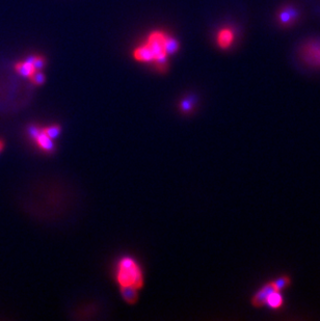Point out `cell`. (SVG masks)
Listing matches in <instances>:
<instances>
[{"label": "cell", "mask_w": 320, "mask_h": 321, "mask_svg": "<svg viewBox=\"0 0 320 321\" xmlns=\"http://www.w3.org/2000/svg\"><path fill=\"white\" fill-rule=\"evenodd\" d=\"M180 45L175 37L166 30L155 29L137 44L132 51L135 61L150 65L159 72L168 69L170 58L178 52Z\"/></svg>", "instance_id": "6da1fadb"}, {"label": "cell", "mask_w": 320, "mask_h": 321, "mask_svg": "<svg viewBox=\"0 0 320 321\" xmlns=\"http://www.w3.org/2000/svg\"><path fill=\"white\" fill-rule=\"evenodd\" d=\"M116 279L120 287L133 286L137 289L143 285V275L139 264L129 256L123 257L117 264Z\"/></svg>", "instance_id": "7a4b0ae2"}, {"label": "cell", "mask_w": 320, "mask_h": 321, "mask_svg": "<svg viewBox=\"0 0 320 321\" xmlns=\"http://www.w3.org/2000/svg\"><path fill=\"white\" fill-rule=\"evenodd\" d=\"M298 55L309 67L320 69V38H312L301 43Z\"/></svg>", "instance_id": "3957f363"}, {"label": "cell", "mask_w": 320, "mask_h": 321, "mask_svg": "<svg viewBox=\"0 0 320 321\" xmlns=\"http://www.w3.org/2000/svg\"><path fill=\"white\" fill-rule=\"evenodd\" d=\"M46 66V59L43 55H29L24 60L15 65V70L21 76L30 79L37 72L43 71Z\"/></svg>", "instance_id": "277c9868"}, {"label": "cell", "mask_w": 320, "mask_h": 321, "mask_svg": "<svg viewBox=\"0 0 320 321\" xmlns=\"http://www.w3.org/2000/svg\"><path fill=\"white\" fill-rule=\"evenodd\" d=\"M28 135L31 139H34L37 146L42 149L46 153H52L55 149L53 139L48 136L43 128H39L38 126H30L28 128Z\"/></svg>", "instance_id": "5b68a950"}, {"label": "cell", "mask_w": 320, "mask_h": 321, "mask_svg": "<svg viewBox=\"0 0 320 321\" xmlns=\"http://www.w3.org/2000/svg\"><path fill=\"white\" fill-rule=\"evenodd\" d=\"M236 39L235 29L231 26L220 27L215 35V42L217 47L221 50H228L233 46Z\"/></svg>", "instance_id": "8992f818"}, {"label": "cell", "mask_w": 320, "mask_h": 321, "mask_svg": "<svg viewBox=\"0 0 320 321\" xmlns=\"http://www.w3.org/2000/svg\"><path fill=\"white\" fill-rule=\"evenodd\" d=\"M298 11L292 6H284L278 13V21L283 27L292 26L298 18Z\"/></svg>", "instance_id": "52a82bcc"}, {"label": "cell", "mask_w": 320, "mask_h": 321, "mask_svg": "<svg viewBox=\"0 0 320 321\" xmlns=\"http://www.w3.org/2000/svg\"><path fill=\"white\" fill-rule=\"evenodd\" d=\"M274 290H277L274 284L271 282H268L267 284L262 286L259 290L254 294V296L252 298V303L254 304L255 307H263L264 303H265V300H266V297L268 296V294L271 291H274Z\"/></svg>", "instance_id": "ba28073f"}, {"label": "cell", "mask_w": 320, "mask_h": 321, "mask_svg": "<svg viewBox=\"0 0 320 321\" xmlns=\"http://www.w3.org/2000/svg\"><path fill=\"white\" fill-rule=\"evenodd\" d=\"M284 304V299H283V295L281 293V291L278 290H274L271 291L268 296L266 297L264 306L273 309V310H278L280 309Z\"/></svg>", "instance_id": "9c48e42d"}, {"label": "cell", "mask_w": 320, "mask_h": 321, "mask_svg": "<svg viewBox=\"0 0 320 321\" xmlns=\"http://www.w3.org/2000/svg\"><path fill=\"white\" fill-rule=\"evenodd\" d=\"M121 289V295L124 298V300L128 303H134L137 300L138 294H137V290L138 289L133 287V286H124V287H120Z\"/></svg>", "instance_id": "30bf717a"}, {"label": "cell", "mask_w": 320, "mask_h": 321, "mask_svg": "<svg viewBox=\"0 0 320 321\" xmlns=\"http://www.w3.org/2000/svg\"><path fill=\"white\" fill-rule=\"evenodd\" d=\"M271 283L274 284L275 288L277 289L278 291H282L283 289L287 288L288 286L290 285V278L287 277V276H282V277L277 278L274 281H271Z\"/></svg>", "instance_id": "8fae6325"}, {"label": "cell", "mask_w": 320, "mask_h": 321, "mask_svg": "<svg viewBox=\"0 0 320 321\" xmlns=\"http://www.w3.org/2000/svg\"><path fill=\"white\" fill-rule=\"evenodd\" d=\"M43 130L51 139L56 138L61 132V129H60V127L58 125H52V126H49V127L43 128Z\"/></svg>", "instance_id": "7c38bea8"}, {"label": "cell", "mask_w": 320, "mask_h": 321, "mask_svg": "<svg viewBox=\"0 0 320 321\" xmlns=\"http://www.w3.org/2000/svg\"><path fill=\"white\" fill-rule=\"evenodd\" d=\"M29 80L35 86H42L45 83V75H44L43 71H39L33 77H31Z\"/></svg>", "instance_id": "4fadbf2b"}, {"label": "cell", "mask_w": 320, "mask_h": 321, "mask_svg": "<svg viewBox=\"0 0 320 321\" xmlns=\"http://www.w3.org/2000/svg\"><path fill=\"white\" fill-rule=\"evenodd\" d=\"M194 105H195V102L193 100H189V99H184L182 102H181V109L183 112H189L191 111V109L194 108Z\"/></svg>", "instance_id": "5bb4252c"}]
</instances>
